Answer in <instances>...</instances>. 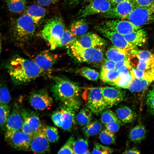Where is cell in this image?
I'll return each instance as SVG.
<instances>
[{"label": "cell", "mask_w": 154, "mask_h": 154, "mask_svg": "<svg viewBox=\"0 0 154 154\" xmlns=\"http://www.w3.org/2000/svg\"><path fill=\"white\" fill-rule=\"evenodd\" d=\"M32 19L35 24H39L46 15V10L42 6L38 4H33L26 9L25 13Z\"/></svg>", "instance_id": "obj_23"}, {"label": "cell", "mask_w": 154, "mask_h": 154, "mask_svg": "<svg viewBox=\"0 0 154 154\" xmlns=\"http://www.w3.org/2000/svg\"><path fill=\"white\" fill-rule=\"evenodd\" d=\"M45 127L42 125L32 136L30 149L34 153H45L50 152L49 141L46 135Z\"/></svg>", "instance_id": "obj_10"}, {"label": "cell", "mask_w": 154, "mask_h": 154, "mask_svg": "<svg viewBox=\"0 0 154 154\" xmlns=\"http://www.w3.org/2000/svg\"><path fill=\"white\" fill-rule=\"evenodd\" d=\"M11 79L16 85H23L37 78L44 71L33 60L18 55L14 56L6 66Z\"/></svg>", "instance_id": "obj_1"}, {"label": "cell", "mask_w": 154, "mask_h": 154, "mask_svg": "<svg viewBox=\"0 0 154 154\" xmlns=\"http://www.w3.org/2000/svg\"><path fill=\"white\" fill-rule=\"evenodd\" d=\"M132 55L136 56L138 60L146 61L151 60L154 55L150 51L146 50H135L131 53Z\"/></svg>", "instance_id": "obj_40"}, {"label": "cell", "mask_w": 154, "mask_h": 154, "mask_svg": "<svg viewBox=\"0 0 154 154\" xmlns=\"http://www.w3.org/2000/svg\"><path fill=\"white\" fill-rule=\"evenodd\" d=\"M119 76L116 70H108L102 69L100 77L104 82L113 85Z\"/></svg>", "instance_id": "obj_28"}, {"label": "cell", "mask_w": 154, "mask_h": 154, "mask_svg": "<svg viewBox=\"0 0 154 154\" xmlns=\"http://www.w3.org/2000/svg\"><path fill=\"white\" fill-rule=\"evenodd\" d=\"M111 8L109 0H93L79 13V18H84L98 13L103 14Z\"/></svg>", "instance_id": "obj_15"}, {"label": "cell", "mask_w": 154, "mask_h": 154, "mask_svg": "<svg viewBox=\"0 0 154 154\" xmlns=\"http://www.w3.org/2000/svg\"><path fill=\"white\" fill-rule=\"evenodd\" d=\"M45 132L49 142L54 143L58 141L59 135L58 131L56 127L46 125L45 127Z\"/></svg>", "instance_id": "obj_37"}, {"label": "cell", "mask_w": 154, "mask_h": 154, "mask_svg": "<svg viewBox=\"0 0 154 154\" xmlns=\"http://www.w3.org/2000/svg\"><path fill=\"white\" fill-rule=\"evenodd\" d=\"M132 1L136 7H147L154 3V0H133Z\"/></svg>", "instance_id": "obj_46"}, {"label": "cell", "mask_w": 154, "mask_h": 154, "mask_svg": "<svg viewBox=\"0 0 154 154\" xmlns=\"http://www.w3.org/2000/svg\"><path fill=\"white\" fill-rule=\"evenodd\" d=\"M29 100L31 106L35 109L43 110L52 106L53 100L47 90L42 89L34 91L30 95Z\"/></svg>", "instance_id": "obj_8"}, {"label": "cell", "mask_w": 154, "mask_h": 154, "mask_svg": "<svg viewBox=\"0 0 154 154\" xmlns=\"http://www.w3.org/2000/svg\"><path fill=\"white\" fill-rule=\"evenodd\" d=\"M131 68V65H124L117 70L120 76L127 75L131 73L130 70Z\"/></svg>", "instance_id": "obj_48"}, {"label": "cell", "mask_w": 154, "mask_h": 154, "mask_svg": "<svg viewBox=\"0 0 154 154\" xmlns=\"http://www.w3.org/2000/svg\"><path fill=\"white\" fill-rule=\"evenodd\" d=\"M31 137V135L19 130L5 137V139L13 148L18 151H27L30 149Z\"/></svg>", "instance_id": "obj_12"}, {"label": "cell", "mask_w": 154, "mask_h": 154, "mask_svg": "<svg viewBox=\"0 0 154 154\" xmlns=\"http://www.w3.org/2000/svg\"><path fill=\"white\" fill-rule=\"evenodd\" d=\"M112 6H114L123 0H109Z\"/></svg>", "instance_id": "obj_53"}, {"label": "cell", "mask_w": 154, "mask_h": 154, "mask_svg": "<svg viewBox=\"0 0 154 154\" xmlns=\"http://www.w3.org/2000/svg\"><path fill=\"white\" fill-rule=\"evenodd\" d=\"M95 29L104 37L108 39L116 47L127 50L131 53L137 49L136 46L129 43L123 35L116 32L108 30L102 26H96Z\"/></svg>", "instance_id": "obj_9"}, {"label": "cell", "mask_w": 154, "mask_h": 154, "mask_svg": "<svg viewBox=\"0 0 154 154\" xmlns=\"http://www.w3.org/2000/svg\"><path fill=\"white\" fill-rule=\"evenodd\" d=\"M119 124L117 122H113L105 124L106 129L114 133L117 131L120 128Z\"/></svg>", "instance_id": "obj_47"}, {"label": "cell", "mask_w": 154, "mask_h": 154, "mask_svg": "<svg viewBox=\"0 0 154 154\" xmlns=\"http://www.w3.org/2000/svg\"><path fill=\"white\" fill-rule=\"evenodd\" d=\"M99 137L101 142L104 145L113 144L116 142V137L114 133L106 129L101 132L99 134Z\"/></svg>", "instance_id": "obj_36"}, {"label": "cell", "mask_w": 154, "mask_h": 154, "mask_svg": "<svg viewBox=\"0 0 154 154\" xmlns=\"http://www.w3.org/2000/svg\"><path fill=\"white\" fill-rule=\"evenodd\" d=\"M80 73L83 76L92 81L97 80L99 76V74L98 72L87 67L82 68L80 70Z\"/></svg>", "instance_id": "obj_38"}, {"label": "cell", "mask_w": 154, "mask_h": 154, "mask_svg": "<svg viewBox=\"0 0 154 154\" xmlns=\"http://www.w3.org/2000/svg\"><path fill=\"white\" fill-rule=\"evenodd\" d=\"M84 1H91L93 0H83Z\"/></svg>", "instance_id": "obj_56"}, {"label": "cell", "mask_w": 154, "mask_h": 154, "mask_svg": "<svg viewBox=\"0 0 154 154\" xmlns=\"http://www.w3.org/2000/svg\"><path fill=\"white\" fill-rule=\"evenodd\" d=\"M103 27L110 30L116 32L123 36L141 28L128 20L113 19L104 22Z\"/></svg>", "instance_id": "obj_14"}, {"label": "cell", "mask_w": 154, "mask_h": 154, "mask_svg": "<svg viewBox=\"0 0 154 154\" xmlns=\"http://www.w3.org/2000/svg\"><path fill=\"white\" fill-rule=\"evenodd\" d=\"M123 36L128 42L136 46H141L144 44L147 38L146 31L141 29L132 31Z\"/></svg>", "instance_id": "obj_22"}, {"label": "cell", "mask_w": 154, "mask_h": 154, "mask_svg": "<svg viewBox=\"0 0 154 154\" xmlns=\"http://www.w3.org/2000/svg\"><path fill=\"white\" fill-rule=\"evenodd\" d=\"M82 97L87 108L96 115L107 108L100 88H86L82 93Z\"/></svg>", "instance_id": "obj_6"}, {"label": "cell", "mask_w": 154, "mask_h": 154, "mask_svg": "<svg viewBox=\"0 0 154 154\" xmlns=\"http://www.w3.org/2000/svg\"><path fill=\"white\" fill-rule=\"evenodd\" d=\"M24 121L21 130L31 136L36 133L42 125L38 116L33 111L23 109Z\"/></svg>", "instance_id": "obj_16"}, {"label": "cell", "mask_w": 154, "mask_h": 154, "mask_svg": "<svg viewBox=\"0 0 154 154\" xmlns=\"http://www.w3.org/2000/svg\"><path fill=\"white\" fill-rule=\"evenodd\" d=\"M11 100V97L8 88L4 85H1L0 89V103L8 104Z\"/></svg>", "instance_id": "obj_42"}, {"label": "cell", "mask_w": 154, "mask_h": 154, "mask_svg": "<svg viewBox=\"0 0 154 154\" xmlns=\"http://www.w3.org/2000/svg\"><path fill=\"white\" fill-rule=\"evenodd\" d=\"M150 71L152 75L154 77V67Z\"/></svg>", "instance_id": "obj_55"}, {"label": "cell", "mask_w": 154, "mask_h": 154, "mask_svg": "<svg viewBox=\"0 0 154 154\" xmlns=\"http://www.w3.org/2000/svg\"><path fill=\"white\" fill-rule=\"evenodd\" d=\"M124 65H131L129 60H123L116 62V70H117Z\"/></svg>", "instance_id": "obj_51"}, {"label": "cell", "mask_w": 154, "mask_h": 154, "mask_svg": "<svg viewBox=\"0 0 154 154\" xmlns=\"http://www.w3.org/2000/svg\"><path fill=\"white\" fill-rule=\"evenodd\" d=\"M50 90L55 99L64 105L76 111L80 108V88L76 82L66 78H55Z\"/></svg>", "instance_id": "obj_2"}, {"label": "cell", "mask_w": 154, "mask_h": 154, "mask_svg": "<svg viewBox=\"0 0 154 154\" xmlns=\"http://www.w3.org/2000/svg\"><path fill=\"white\" fill-rule=\"evenodd\" d=\"M102 125L98 120L91 122L84 125L82 131L86 137H89L99 133L101 130Z\"/></svg>", "instance_id": "obj_29"}, {"label": "cell", "mask_w": 154, "mask_h": 154, "mask_svg": "<svg viewBox=\"0 0 154 154\" xmlns=\"http://www.w3.org/2000/svg\"><path fill=\"white\" fill-rule=\"evenodd\" d=\"M125 19L139 27L154 23V3L147 7H135Z\"/></svg>", "instance_id": "obj_7"}, {"label": "cell", "mask_w": 154, "mask_h": 154, "mask_svg": "<svg viewBox=\"0 0 154 154\" xmlns=\"http://www.w3.org/2000/svg\"><path fill=\"white\" fill-rule=\"evenodd\" d=\"M72 146L74 154H86L88 150V143L86 139L79 138L74 140Z\"/></svg>", "instance_id": "obj_33"}, {"label": "cell", "mask_w": 154, "mask_h": 154, "mask_svg": "<svg viewBox=\"0 0 154 154\" xmlns=\"http://www.w3.org/2000/svg\"><path fill=\"white\" fill-rule=\"evenodd\" d=\"M58 0H37L38 4L42 6H47L56 3Z\"/></svg>", "instance_id": "obj_50"}, {"label": "cell", "mask_w": 154, "mask_h": 154, "mask_svg": "<svg viewBox=\"0 0 154 154\" xmlns=\"http://www.w3.org/2000/svg\"><path fill=\"white\" fill-rule=\"evenodd\" d=\"M146 103L149 111L154 114V97L147 96Z\"/></svg>", "instance_id": "obj_49"}, {"label": "cell", "mask_w": 154, "mask_h": 154, "mask_svg": "<svg viewBox=\"0 0 154 154\" xmlns=\"http://www.w3.org/2000/svg\"><path fill=\"white\" fill-rule=\"evenodd\" d=\"M116 62L108 59L105 60L102 66V69L108 70H116Z\"/></svg>", "instance_id": "obj_45"}, {"label": "cell", "mask_w": 154, "mask_h": 154, "mask_svg": "<svg viewBox=\"0 0 154 154\" xmlns=\"http://www.w3.org/2000/svg\"><path fill=\"white\" fill-rule=\"evenodd\" d=\"M132 78L131 73L127 75L120 76L113 86L119 88L127 89Z\"/></svg>", "instance_id": "obj_39"}, {"label": "cell", "mask_w": 154, "mask_h": 154, "mask_svg": "<svg viewBox=\"0 0 154 154\" xmlns=\"http://www.w3.org/2000/svg\"><path fill=\"white\" fill-rule=\"evenodd\" d=\"M80 46L86 48H102L107 44V41L96 33H86L77 38L74 42Z\"/></svg>", "instance_id": "obj_18"}, {"label": "cell", "mask_w": 154, "mask_h": 154, "mask_svg": "<svg viewBox=\"0 0 154 154\" xmlns=\"http://www.w3.org/2000/svg\"><path fill=\"white\" fill-rule=\"evenodd\" d=\"M60 110L62 114L61 128L65 131H70L76 124V111L62 105Z\"/></svg>", "instance_id": "obj_20"}, {"label": "cell", "mask_w": 154, "mask_h": 154, "mask_svg": "<svg viewBox=\"0 0 154 154\" xmlns=\"http://www.w3.org/2000/svg\"><path fill=\"white\" fill-rule=\"evenodd\" d=\"M88 29L87 21L81 19L75 21L71 24L70 31L76 37H80L86 34Z\"/></svg>", "instance_id": "obj_26"}, {"label": "cell", "mask_w": 154, "mask_h": 154, "mask_svg": "<svg viewBox=\"0 0 154 154\" xmlns=\"http://www.w3.org/2000/svg\"><path fill=\"white\" fill-rule=\"evenodd\" d=\"M116 113L118 118L123 123L132 122L136 116L135 113L127 106L119 107L116 110Z\"/></svg>", "instance_id": "obj_25"}, {"label": "cell", "mask_w": 154, "mask_h": 154, "mask_svg": "<svg viewBox=\"0 0 154 154\" xmlns=\"http://www.w3.org/2000/svg\"><path fill=\"white\" fill-rule=\"evenodd\" d=\"M35 25L31 18L24 13L15 20L11 24V32L13 38L20 43L28 41L34 35Z\"/></svg>", "instance_id": "obj_4"}, {"label": "cell", "mask_w": 154, "mask_h": 154, "mask_svg": "<svg viewBox=\"0 0 154 154\" xmlns=\"http://www.w3.org/2000/svg\"><path fill=\"white\" fill-rule=\"evenodd\" d=\"M75 140L73 135H71L66 143L58 151V154H74L72 144Z\"/></svg>", "instance_id": "obj_41"}, {"label": "cell", "mask_w": 154, "mask_h": 154, "mask_svg": "<svg viewBox=\"0 0 154 154\" xmlns=\"http://www.w3.org/2000/svg\"><path fill=\"white\" fill-rule=\"evenodd\" d=\"M146 135V130L145 127L142 124H139L131 130L129 137L131 141L135 143H139L145 138Z\"/></svg>", "instance_id": "obj_27"}, {"label": "cell", "mask_w": 154, "mask_h": 154, "mask_svg": "<svg viewBox=\"0 0 154 154\" xmlns=\"http://www.w3.org/2000/svg\"><path fill=\"white\" fill-rule=\"evenodd\" d=\"M57 55L48 50L40 52L35 57L33 61L44 71L50 70L56 62Z\"/></svg>", "instance_id": "obj_19"}, {"label": "cell", "mask_w": 154, "mask_h": 154, "mask_svg": "<svg viewBox=\"0 0 154 154\" xmlns=\"http://www.w3.org/2000/svg\"><path fill=\"white\" fill-rule=\"evenodd\" d=\"M101 120L102 122L105 125L115 122L121 125L123 124L116 114L109 109H106L102 112Z\"/></svg>", "instance_id": "obj_32"}, {"label": "cell", "mask_w": 154, "mask_h": 154, "mask_svg": "<svg viewBox=\"0 0 154 154\" xmlns=\"http://www.w3.org/2000/svg\"><path fill=\"white\" fill-rule=\"evenodd\" d=\"M131 55L130 51L114 46L110 47L106 53L108 59L116 63L123 60H129Z\"/></svg>", "instance_id": "obj_21"}, {"label": "cell", "mask_w": 154, "mask_h": 154, "mask_svg": "<svg viewBox=\"0 0 154 154\" xmlns=\"http://www.w3.org/2000/svg\"><path fill=\"white\" fill-rule=\"evenodd\" d=\"M51 119L56 126L61 127L62 124V114L60 110L54 112L51 116Z\"/></svg>", "instance_id": "obj_44"}, {"label": "cell", "mask_w": 154, "mask_h": 154, "mask_svg": "<svg viewBox=\"0 0 154 154\" xmlns=\"http://www.w3.org/2000/svg\"><path fill=\"white\" fill-rule=\"evenodd\" d=\"M77 38L70 30L65 29L60 40V47H68L76 41Z\"/></svg>", "instance_id": "obj_35"}, {"label": "cell", "mask_w": 154, "mask_h": 154, "mask_svg": "<svg viewBox=\"0 0 154 154\" xmlns=\"http://www.w3.org/2000/svg\"><path fill=\"white\" fill-rule=\"evenodd\" d=\"M123 153L124 154H139L140 153V151L136 147H133L125 151Z\"/></svg>", "instance_id": "obj_52"}, {"label": "cell", "mask_w": 154, "mask_h": 154, "mask_svg": "<svg viewBox=\"0 0 154 154\" xmlns=\"http://www.w3.org/2000/svg\"><path fill=\"white\" fill-rule=\"evenodd\" d=\"M5 1L9 10L13 13H21L25 9V0H5Z\"/></svg>", "instance_id": "obj_30"}, {"label": "cell", "mask_w": 154, "mask_h": 154, "mask_svg": "<svg viewBox=\"0 0 154 154\" xmlns=\"http://www.w3.org/2000/svg\"><path fill=\"white\" fill-rule=\"evenodd\" d=\"M10 106L8 104H0V125L2 130H5L7 120L10 114Z\"/></svg>", "instance_id": "obj_34"}, {"label": "cell", "mask_w": 154, "mask_h": 154, "mask_svg": "<svg viewBox=\"0 0 154 154\" xmlns=\"http://www.w3.org/2000/svg\"><path fill=\"white\" fill-rule=\"evenodd\" d=\"M114 151L112 149L107 146L102 145L98 143L94 145L92 154H108L112 153Z\"/></svg>", "instance_id": "obj_43"}, {"label": "cell", "mask_w": 154, "mask_h": 154, "mask_svg": "<svg viewBox=\"0 0 154 154\" xmlns=\"http://www.w3.org/2000/svg\"><path fill=\"white\" fill-rule=\"evenodd\" d=\"M65 30L62 20L56 16L49 19L39 33V35L49 44L52 50L60 47V40Z\"/></svg>", "instance_id": "obj_3"}, {"label": "cell", "mask_w": 154, "mask_h": 154, "mask_svg": "<svg viewBox=\"0 0 154 154\" xmlns=\"http://www.w3.org/2000/svg\"><path fill=\"white\" fill-rule=\"evenodd\" d=\"M92 113L88 108L82 109L76 115V121L80 125L84 126L91 122Z\"/></svg>", "instance_id": "obj_31"}, {"label": "cell", "mask_w": 154, "mask_h": 154, "mask_svg": "<svg viewBox=\"0 0 154 154\" xmlns=\"http://www.w3.org/2000/svg\"><path fill=\"white\" fill-rule=\"evenodd\" d=\"M135 7L131 0H123L103 15L108 18L125 19Z\"/></svg>", "instance_id": "obj_13"}, {"label": "cell", "mask_w": 154, "mask_h": 154, "mask_svg": "<svg viewBox=\"0 0 154 154\" xmlns=\"http://www.w3.org/2000/svg\"><path fill=\"white\" fill-rule=\"evenodd\" d=\"M23 110L18 105L14 106L6 122L5 137L21 129L24 121Z\"/></svg>", "instance_id": "obj_11"}, {"label": "cell", "mask_w": 154, "mask_h": 154, "mask_svg": "<svg viewBox=\"0 0 154 154\" xmlns=\"http://www.w3.org/2000/svg\"><path fill=\"white\" fill-rule=\"evenodd\" d=\"M68 48L69 54L78 62L97 64L104 60V54L101 48L84 47L75 42Z\"/></svg>", "instance_id": "obj_5"}, {"label": "cell", "mask_w": 154, "mask_h": 154, "mask_svg": "<svg viewBox=\"0 0 154 154\" xmlns=\"http://www.w3.org/2000/svg\"><path fill=\"white\" fill-rule=\"evenodd\" d=\"M147 96L154 97V85L152 89L148 92Z\"/></svg>", "instance_id": "obj_54"}, {"label": "cell", "mask_w": 154, "mask_h": 154, "mask_svg": "<svg viewBox=\"0 0 154 154\" xmlns=\"http://www.w3.org/2000/svg\"><path fill=\"white\" fill-rule=\"evenodd\" d=\"M131 0L132 1H133V0Z\"/></svg>", "instance_id": "obj_57"}, {"label": "cell", "mask_w": 154, "mask_h": 154, "mask_svg": "<svg viewBox=\"0 0 154 154\" xmlns=\"http://www.w3.org/2000/svg\"><path fill=\"white\" fill-rule=\"evenodd\" d=\"M153 80L147 78H133L127 89L131 92H139L146 89Z\"/></svg>", "instance_id": "obj_24"}, {"label": "cell", "mask_w": 154, "mask_h": 154, "mask_svg": "<svg viewBox=\"0 0 154 154\" xmlns=\"http://www.w3.org/2000/svg\"><path fill=\"white\" fill-rule=\"evenodd\" d=\"M100 88L107 108L117 105L125 98V92L119 88L108 86Z\"/></svg>", "instance_id": "obj_17"}]
</instances>
